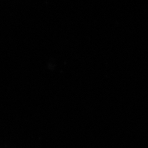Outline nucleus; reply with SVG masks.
Wrapping results in <instances>:
<instances>
[]
</instances>
